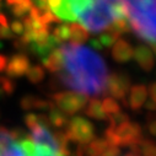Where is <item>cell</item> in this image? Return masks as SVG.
Here are the masks:
<instances>
[{
    "label": "cell",
    "mask_w": 156,
    "mask_h": 156,
    "mask_svg": "<svg viewBox=\"0 0 156 156\" xmlns=\"http://www.w3.org/2000/svg\"><path fill=\"white\" fill-rule=\"evenodd\" d=\"M112 57L117 63H127L133 58V48L128 41L118 38L112 46Z\"/></svg>",
    "instance_id": "30bf717a"
},
{
    "label": "cell",
    "mask_w": 156,
    "mask_h": 156,
    "mask_svg": "<svg viewBox=\"0 0 156 156\" xmlns=\"http://www.w3.org/2000/svg\"><path fill=\"white\" fill-rule=\"evenodd\" d=\"M43 68H46L51 73H59L63 69V55L60 48L53 49L48 55L42 58Z\"/></svg>",
    "instance_id": "4fadbf2b"
},
{
    "label": "cell",
    "mask_w": 156,
    "mask_h": 156,
    "mask_svg": "<svg viewBox=\"0 0 156 156\" xmlns=\"http://www.w3.org/2000/svg\"><path fill=\"white\" fill-rule=\"evenodd\" d=\"M31 66V62L28 59L27 55L20 53V54H15L12 55L9 60H8V66H6V74L9 77H21L22 75H25L28 70V68Z\"/></svg>",
    "instance_id": "ba28073f"
},
{
    "label": "cell",
    "mask_w": 156,
    "mask_h": 156,
    "mask_svg": "<svg viewBox=\"0 0 156 156\" xmlns=\"http://www.w3.org/2000/svg\"><path fill=\"white\" fill-rule=\"evenodd\" d=\"M60 52L63 69L59 79L65 87L89 96H96L106 91L107 65L96 52L73 43L62 44Z\"/></svg>",
    "instance_id": "6da1fadb"
},
{
    "label": "cell",
    "mask_w": 156,
    "mask_h": 156,
    "mask_svg": "<svg viewBox=\"0 0 156 156\" xmlns=\"http://www.w3.org/2000/svg\"><path fill=\"white\" fill-rule=\"evenodd\" d=\"M53 101L57 105L58 109H60L62 112H64L68 115H71V114H75L79 111H81L86 106L87 97L84 96L83 94L64 91V92L54 94Z\"/></svg>",
    "instance_id": "5b68a950"
},
{
    "label": "cell",
    "mask_w": 156,
    "mask_h": 156,
    "mask_svg": "<svg viewBox=\"0 0 156 156\" xmlns=\"http://www.w3.org/2000/svg\"><path fill=\"white\" fill-rule=\"evenodd\" d=\"M0 26H4V27H9V22H8V17L0 12Z\"/></svg>",
    "instance_id": "f546056e"
},
{
    "label": "cell",
    "mask_w": 156,
    "mask_h": 156,
    "mask_svg": "<svg viewBox=\"0 0 156 156\" xmlns=\"http://www.w3.org/2000/svg\"><path fill=\"white\" fill-rule=\"evenodd\" d=\"M124 156H140V155H139L138 152H135V151H133V150H132V151L127 152V154H126Z\"/></svg>",
    "instance_id": "d6a6232c"
},
{
    "label": "cell",
    "mask_w": 156,
    "mask_h": 156,
    "mask_svg": "<svg viewBox=\"0 0 156 156\" xmlns=\"http://www.w3.org/2000/svg\"><path fill=\"white\" fill-rule=\"evenodd\" d=\"M106 89L113 98L126 102V96L130 89L129 76L123 73H112L111 75H108Z\"/></svg>",
    "instance_id": "52a82bcc"
},
{
    "label": "cell",
    "mask_w": 156,
    "mask_h": 156,
    "mask_svg": "<svg viewBox=\"0 0 156 156\" xmlns=\"http://www.w3.org/2000/svg\"><path fill=\"white\" fill-rule=\"evenodd\" d=\"M69 30H70V38H69L70 43H73V44H81V43L87 41L89 32L80 23L71 22V25H69Z\"/></svg>",
    "instance_id": "9a60e30c"
},
{
    "label": "cell",
    "mask_w": 156,
    "mask_h": 156,
    "mask_svg": "<svg viewBox=\"0 0 156 156\" xmlns=\"http://www.w3.org/2000/svg\"><path fill=\"white\" fill-rule=\"evenodd\" d=\"M52 37L57 41L58 44L69 41V38H70L69 25H66V23H62V25L57 26V27L53 30V32H52Z\"/></svg>",
    "instance_id": "d6986e66"
},
{
    "label": "cell",
    "mask_w": 156,
    "mask_h": 156,
    "mask_svg": "<svg viewBox=\"0 0 156 156\" xmlns=\"http://www.w3.org/2000/svg\"><path fill=\"white\" fill-rule=\"evenodd\" d=\"M115 134L119 139V145L123 146H130L132 149L135 147L141 138V128L135 122H126L114 128Z\"/></svg>",
    "instance_id": "8992f818"
},
{
    "label": "cell",
    "mask_w": 156,
    "mask_h": 156,
    "mask_svg": "<svg viewBox=\"0 0 156 156\" xmlns=\"http://www.w3.org/2000/svg\"><path fill=\"white\" fill-rule=\"evenodd\" d=\"M33 6L32 0H25L21 4H16L10 6V12L15 16V17H25L27 16V14L30 12L31 8Z\"/></svg>",
    "instance_id": "44dd1931"
},
{
    "label": "cell",
    "mask_w": 156,
    "mask_h": 156,
    "mask_svg": "<svg viewBox=\"0 0 156 156\" xmlns=\"http://www.w3.org/2000/svg\"><path fill=\"white\" fill-rule=\"evenodd\" d=\"M149 92H150V96H151V101H154L156 103V83H152L150 85Z\"/></svg>",
    "instance_id": "f1b7e54d"
},
{
    "label": "cell",
    "mask_w": 156,
    "mask_h": 156,
    "mask_svg": "<svg viewBox=\"0 0 156 156\" xmlns=\"http://www.w3.org/2000/svg\"><path fill=\"white\" fill-rule=\"evenodd\" d=\"M146 109H149V111H156V103L154 102V101H149V102H146Z\"/></svg>",
    "instance_id": "4dcf8cb0"
},
{
    "label": "cell",
    "mask_w": 156,
    "mask_h": 156,
    "mask_svg": "<svg viewBox=\"0 0 156 156\" xmlns=\"http://www.w3.org/2000/svg\"><path fill=\"white\" fill-rule=\"evenodd\" d=\"M133 151L140 156H156V143L149 139H141L140 143L133 147Z\"/></svg>",
    "instance_id": "ac0fdd59"
},
{
    "label": "cell",
    "mask_w": 156,
    "mask_h": 156,
    "mask_svg": "<svg viewBox=\"0 0 156 156\" xmlns=\"http://www.w3.org/2000/svg\"><path fill=\"white\" fill-rule=\"evenodd\" d=\"M6 66H8V58L5 55L0 54V73L5 71L6 70Z\"/></svg>",
    "instance_id": "4316f807"
},
{
    "label": "cell",
    "mask_w": 156,
    "mask_h": 156,
    "mask_svg": "<svg viewBox=\"0 0 156 156\" xmlns=\"http://www.w3.org/2000/svg\"><path fill=\"white\" fill-rule=\"evenodd\" d=\"M118 37H119V36L117 34V33H114V32L107 30V31H105L103 33H101L100 37L92 38V40L90 41V43H91V46H92L95 49L100 51V49H103V48H109V47H112V46L117 42Z\"/></svg>",
    "instance_id": "5bb4252c"
},
{
    "label": "cell",
    "mask_w": 156,
    "mask_h": 156,
    "mask_svg": "<svg viewBox=\"0 0 156 156\" xmlns=\"http://www.w3.org/2000/svg\"><path fill=\"white\" fill-rule=\"evenodd\" d=\"M102 108L106 113V115H113V114H117L121 112V107L118 105V102H117L113 97H106L102 102Z\"/></svg>",
    "instance_id": "7402d4cb"
},
{
    "label": "cell",
    "mask_w": 156,
    "mask_h": 156,
    "mask_svg": "<svg viewBox=\"0 0 156 156\" xmlns=\"http://www.w3.org/2000/svg\"><path fill=\"white\" fill-rule=\"evenodd\" d=\"M147 130L151 135L156 136V119H152L149 124H147Z\"/></svg>",
    "instance_id": "83f0119b"
},
{
    "label": "cell",
    "mask_w": 156,
    "mask_h": 156,
    "mask_svg": "<svg viewBox=\"0 0 156 156\" xmlns=\"http://www.w3.org/2000/svg\"><path fill=\"white\" fill-rule=\"evenodd\" d=\"M85 113L90 118H94L96 121H105L107 119V115L102 108V103L98 98H92L89 101L87 107L85 109Z\"/></svg>",
    "instance_id": "2e32d148"
},
{
    "label": "cell",
    "mask_w": 156,
    "mask_h": 156,
    "mask_svg": "<svg viewBox=\"0 0 156 156\" xmlns=\"http://www.w3.org/2000/svg\"><path fill=\"white\" fill-rule=\"evenodd\" d=\"M21 108L25 111H30V109H52L54 107V105L47 100H42L38 98L36 96L32 95H26L21 98L20 101Z\"/></svg>",
    "instance_id": "7c38bea8"
},
{
    "label": "cell",
    "mask_w": 156,
    "mask_h": 156,
    "mask_svg": "<svg viewBox=\"0 0 156 156\" xmlns=\"http://www.w3.org/2000/svg\"><path fill=\"white\" fill-rule=\"evenodd\" d=\"M26 76L30 83L32 84H38L41 83L43 79H44V68L41 66V65H33V66H30L27 73H26Z\"/></svg>",
    "instance_id": "ffe728a7"
},
{
    "label": "cell",
    "mask_w": 156,
    "mask_h": 156,
    "mask_svg": "<svg viewBox=\"0 0 156 156\" xmlns=\"http://www.w3.org/2000/svg\"><path fill=\"white\" fill-rule=\"evenodd\" d=\"M126 122H129V117L126 113L119 112V113H117V114L109 115V127L115 128L117 126H119L122 123H126Z\"/></svg>",
    "instance_id": "cb8c5ba5"
},
{
    "label": "cell",
    "mask_w": 156,
    "mask_h": 156,
    "mask_svg": "<svg viewBox=\"0 0 156 156\" xmlns=\"http://www.w3.org/2000/svg\"><path fill=\"white\" fill-rule=\"evenodd\" d=\"M147 97V90L144 85H135L132 87L130 92H129V102H128V107H130V109L133 111H139L143 105L145 103Z\"/></svg>",
    "instance_id": "8fae6325"
},
{
    "label": "cell",
    "mask_w": 156,
    "mask_h": 156,
    "mask_svg": "<svg viewBox=\"0 0 156 156\" xmlns=\"http://www.w3.org/2000/svg\"><path fill=\"white\" fill-rule=\"evenodd\" d=\"M11 37H14V34L10 31V27L0 26V40H10Z\"/></svg>",
    "instance_id": "484cf974"
},
{
    "label": "cell",
    "mask_w": 156,
    "mask_h": 156,
    "mask_svg": "<svg viewBox=\"0 0 156 156\" xmlns=\"http://www.w3.org/2000/svg\"><path fill=\"white\" fill-rule=\"evenodd\" d=\"M48 119H49L51 126H53L55 128H64L69 123L68 114H65L64 112H62L60 109H58L55 107H53L51 109V113L48 115Z\"/></svg>",
    "instance_id": "e0dca14e"
},
{
    "label": "cell",
    "mask_w": 156,
    "mask_h": 156,
    "mask_svg": "<svg viewBox=\"0 0 156 156\" xmlns=\"http://www.w3.org/2000/svg\"><path fill=\"white\" fill-rule=\"evenodd\" d=\"M65 134L71 141H75L79 145H87L95 139V128L89 119L75 115L71 121H69Z\"/></svg>",
    "instance_id": "277c9868"
},
{
    "label": "cell",
    "mask_w": 156,
    "mask_h": 156,
    "mask_svg": "<svg viewBox=\"0 0 156 156\" xmlns=\"http://www.w3.org/2000/svg\"><path fill=\"white\" fill-rule=\"evenodd\" d=\"M15 83L9 76H0V96L11 95L15 91Z\"/></svg>",
    "instance_id": "603a6c76"
},
{
    "label": "cell",
    "mask_w": 156,
    "mask_h": 156,
    "mask_svg": "<svg viewBox=\"0 0 156 156\" xmlns=\"http://www.w3.org/2000/svg\"><path fill=\"white\" fill-rule=\"evenodd\" d=\"M128 21L141 40L156 43V0H128L126 3Z\"/></svg>",
    "instance_id": "7a4b0ae2"
},
{
    "label": "cell",
    "mask_w": 156,
    "mask_h": 156,
    "mask_svg": "<svg viewBox=\"0 0 156 156\" xmlns=\"http://www.w3.org/2000/svg\"><path fill=\"white\" fill-rule=\"evenodd\" d=\"M10 31L12 32V34H16V36H22L25 33V26H23V22L20 21V20H14L11 23H10Z\"/></svg>",
    "instance_id": "d4e9b609"
},
{
    "label": "cell",
    "mask_w": 156,
    "mask_h": 156,
    "mask_svg": "<svg viewBox=\"0 0 156 156\" xmlns=\"http://www.w3.org/2000/svg\"><path fill=\"white\" fill-rule=\"evenodd\" d=\"M22 2H25V0H6V4L9 6H12V5H16V4H21Z\"/></svg>",
    "instance_id": "1f68e13d"
},
{
    "label": "cell",
    "mask_w": 156,
    "mask_h": 156,
    "mask_svg": "<svg viewBox=\"0 0 156 156\" xmlns=\"http://www.w3.org/2000/svg\"><path fill=\"white\" fill-rule=\"evenodd\" d=\"M0 156H65L60 150L36 143L31 136L15 139L11 130L0 127Z\"/></svg>",
    "instance_id": "3957f363"
},
{
    "label": "cell",
    "mask_w": 156,
    "mask_h": 156,
    "mask_svg": "<svg viewBox=\"0 0 156 156\" xmlns=\"http://www.w3.org/2000/svg\"><path fill=\"white\" fill-rule=\"evenodd\" d=\"M133 58L138 63V65L144 70V71H150L152 70L155 65V58H154V52L146 47V46H138L133 51Z\"/></svg>",
    "instance_id": "9c48e42d"
},
{
    "label": "cell",
    "mask_w": 156,
    "mask_h": 156,
    "mask_svg": "<svg viewBox=\"0 0 156 156\" xmlns=\"http://www.w3.org/2000/svg\"><path fill=\"white\" fill-rule=\"evenodd\" d=\"M0 8H2V0H0Z\"/></svg>",
    "instance_id": "836d02e7"
}]
</instances>
